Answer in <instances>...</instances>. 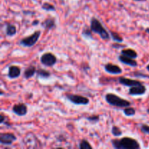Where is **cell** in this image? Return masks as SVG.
Here are the masks:
<instances>
[{"instance_id": "2", "label": "cell", "mask_w": 149, "mask_h": 149, "mask_svg": "<svg viewBox=\"0 0 149 149\" xmlns=\"http://www.w3.org/2000/svg\"><path fill=\"white\" fill-rule=\"evenodd\" d=\"M90 28L93 33L100 35V38L103 40H108L110 39V34L108 31L104 28L101 22L96 18L92 17L90 20Z\"/></svg>"}, {"instance_id": "5", "label": "cell", "mask_w": 149, "mask_h": 149, "mask_svg": "<svg viewBox=\"0 0 149 149\" xmlns=\"http://www.w3.org/2000/svg\"><path fill=\"white\" fill-rule=\"evenodd\" d=\"M66 98L75 105H82V106H86L89 103V100L85 96L79 95H76V94H68L66 95Z\"/></svg>"}, {"instance_id": "32", "label": "cell", "mask_w": 149, "mask_h": 149, "mask_svg": "<svg viewBox=\"0 0 149 149\" xmlns=\"http://www.w3.org/2000/svg\"><path fill=\"white\" fill-rule=\"evenodd\" d=\"M146 69H147V70H148V71H149V64H148V66H146Z\"/></svg>"}, {"instance_id": "19", "label": "cell", "mask_w": 149, "mask_h": 149, "mask_svg": "<svg viewBox=\"0 0 149 149\" xmlns=\"http://www.w3.org/2000/svg\"><path fill=\"white\" fill-rule=\"evenodd\" d=\"M123 111L124 114H125V115L126 116H133L135 114V113H136L135 108H134L132 107H129V106L125 108Z\"/></svg>"}, {"instance_id": "35", "label": "cell", "mask_w": 149, "mask_h": 149, "mask_svg": "<svg viewBox=\"0 0 149 149\" xmlns=\"http://www.w3.org/2000/svg\"><path fill=\"white\" fill-rule=\"evenodd\" d=\"M147 112L149 114V108H148V109H147Z\"/></svg>"}, {"instance_id": "7", "label": "cell", "mask_w": 149, "mask_h": 149, "mask_svg": "<svg viewBox=\"0 0 149 149\" xmlns=\"http://www.w3.org/2000/svg\"><path fill=\"white\" fill-rule=\"evenodd\" d=\"M17 140V137L13 133H0V143L4 146H10Z\"/></svg>"}, {"instance_id": "13", "label": "cell", "mask_w": 149, "mask_h": 149, "mask_svg": "<svg viewBox=\"0 0 149 149\" xmlns=\"http://www.w3.org/2000/svg\"><path fill=\"white\" fill-rule=\"evenodd\" d=\"M118 59L121 63H124V64L125 65H127V66H131V67L135 68L137 66V62L135 60V59L127 57V56H124V55H122V54H121V55L119 56Z\"/></svg>"}, {"instance_id": "17", "label": "cell", "mask_w": 149, "mask_h": 149, "mask_svg": "<svg viewBox=\"0 0 149 149\" xmlns=\"http://www.w3.org/2000/svg\"><path fill=\"white\" fill-rule=\"evenodd\" d=\"M121 54L126 56L127 57L132 58L136 59L137 58V52L133 49L131 48H127V49H122L121 51Z\"/></svg>"}, {"instance_id": "23", "label": "cell", "mask_w": 149, "mask_h": 149, "mask_svg": "<svg viewBox=\"0 0 149 149\" xmlns=\"http://www.w3.org/2000/svg\"><path fill=\"white\" fill-rule=\"evenodd\" d=\"M42 9L45 11H56V7L52 4L49 3V2H45L42 4Z\"/></svg>"}, {"instance_id": "12", "label": "cell", "mask_w": 149, "mask_h": 149, "mask_svg": "<svg viewBox=\"0 0 149 149\" xmlns=\"http://www.w3.org/2000/svg\"><path fill=\"white\" fill-rule=\"evenodd\" d=\"M104 69L106 72L108 74H114V75H118L122 73V69L119 66L115 64H112V63H107L104 66Z\"/></svg>"}, {"instance_id": "28", "label": "cell", "mask_w": 149, "mask_h": 149, "mask_svg": "<svg viewBox=\"0 0 149 149\" xmlns=\"http://www.w3.org/2000/svg\"><path fill=\"white\" fill-rule=\"evenodd\" d=\"M113 48H115V49H119V48H123L126 47V45H120V44L118 43H114L111 45Z\"/></svg>"}, {"instance_id": "30", "label": "cell", "mask_w": 149, "mask_h": 149, "mask_svg": "<svg viewBox=\"0 0 149 149\" xmlns=\"http://www.w3.org/2000/svg\"><path fill=\"white\" fill-rule=\"evenodd\" d=\"M32 26H37V25L39 24V20H35L32 22Z\"/></svg>"}, {"instance_id": "18", "label": "cell", "mask_w": 149, "mask_h": 149, "mask_svg": "<svg viewBox=\"0 0 149 149\" xmlns=\"http://www.w3.org/2000/svg\"><path fill=\"white\" fill-rule=\"evenodd\" d=\"M37 75L41 79H48L51 77V74L49 71L43 68H39L37 70Z\"/></svg>"}, {"instance_id": "1", "label": "cell", "mask_w": 149, "mask_h": 149, "mask_svg": "<svg viewBox=\"0 0 149 149\" xmlns=\"http://www.w3.org/2000/svg\"><path fill=\"white\" fill-rule=\"evenodd\" d=\"M111 144L116 149H139L140 148L137 140L127 136L121 139H113Z\"/></svg>"}, {"instance_id": "8", "label": "cell", "mask_w": 149, "mask_h": 149, "mask_svg": "<svg viewBox=\"0 0 149 149\" xmlns=\"http://www.w3.org/2000/svg\"><path fill=\"white\" fill-rule=\"evenodd\" d=\"M12 111L16 115L18 116H23L28 113V107L24 103H18L13 106V107L12 108Z\"/></svg>"}, {"instance_id": "6", "label": "cell", "mask_w": 149, "mask_h": 149, "mask_svg": "<svg viewBox=\"0 0 149 149\" xmlns=\"http://www.w3.org/2000/svg\"><path fill=\"white\" fill-rule=\"evenodd\" d=\"M57 58L51 52H45L42 54L40 58V62L42 65L47 67H52L57 63Z\"/></svg>"}, {"instance_id": "10", "label": "cell", "mask_w": 149, "mask_h": 149, "mask_svg": "<svg viewBox=\"0 0 149 149\" xmlns=\"http://www.w3.org/2000/svg\"><path fill=\"white\" fill-rule=\"evenodd\" d=\"M118 82L119 83L121 84V85H124V86L125 87H129L136 86V85H140L143 84L141 82H140V81L131 79H128L124 77H119V78L118 79Z\"/></svg>"}, {"instance_id": "22", "label": "cell", "mask_w": 149, "mask_h": 149, "mask_svg": "<svg viewBox=\"0 0 149 149\" xmlns=\"http://www.w3.org/2000/svg\"><path fill=\"white\" fill-rule=\"evenodd\" d=\"M111 133H112V135H114V137H120L122 135V131L119 127L114 125L111 128Z\"/></svg>"}, {"instance_id": "25", "label": "cell", "mask_w": 149, "mask_h": 149, "mask_svg": "<svg viewBox=\"0 0 149 149\" xmlns=\"http://www.w3.org/2000/svg\"><path fill=\"white\" fill-rule=\"evenodd\" d=\"M86 119L91 123L95 124L100 121V116L98 115H91L86 117Z\"/></svg>"}, {"instance_id": "4", "label": "cell", "mask_w": 149, "mask_h": 149, "mask_svg": "<svg viewBox=\"0 0 149 149\" xmlns=\"http://www.w3.org/2000/svg\"><path fill=\"white\" fill-rule=\"evenodd\" d=\"M40 36H41V31H36L31 35L23 37V39H21L19 43L21 46L25 47H31L34 45H35V44L38 42Z\"/></svg>"}, {"instance_id": "14", "label": "cell", "mask_w": 149, "mask_h": 149, "mask_svg": "<svg viewBox=\"0 0 149 149\" xmlns=\"http://www.w3.org/2000/svg\"><path fill=\"white\" fill-rule=\"evenodd\" d=\"M41 26L45 28L47 31H49V30H52L53 28H55L56 27V19L54 18H47L45 20H43L42 23H41Z\"/></svg>"}, {"instance_id": "34", "label": "cell", "mask_w": 149, "mask_h": 149, "mask_svg": "<svg viewBox=\"0 0 149 149\" xmlns=\"http://www.w3.org/2000/svg\"><path fill=\"white\" fill-rule=\"evenodd\" d=\"M135 1H138L139 2V1H145V0H135Z\"/></svg>"}, {"instance_id": "33", "label": "cell", "mask_w": 149, "mask_h": 149, "mask_svg": "<svg viewBox=\"0 0 149 149\" xmlns=\"http://www.w3.org/2000/svg\"><path fill=\"white\" fill-rule=\"evenodd\" d=\"M3 94H4V92H3V91H1V95H3Z\"/></svg>"}, {"instance_id": "15", "label": "cell", "mask_w": 149, "mask_h": 149, "mask_svg": "<svg viewBox=\"0 0 149 149\" xmlns=\"http://www.w3.org/2000/svg\"><path fill=\"white\" fill-rule=\"evenodd\" d=\"M37 69L36 68L35 66H28V68H26V69H25L24 72H23V77L26 79H28L31 78V77H33L35 75V74H37Z\"/></svg>"}, {"instance_id": "20", "label": "cell", "mask_w": 149, "mask_h": 149, "mask_svg": "<svg viewBox=\"0 0 149 149\" xmlns=\"http://www.w3.org/2000/svg\"><path fill=\"white\" fill-rule=\"evenodd\" d=\"M79 148L80 149H92V146H91L90 143L87 140L83 139V140L80 141L79 144Z\"/></svg>"}, {"instance_id": "24", "label": "cell", "mask_w": 149, "mask_h": 149, "mask_svg": "<svg viewBox=\"0 0 149 149\" xmlns=\"http://www.w3.org/2000/svg\"><path fill=\"white\" fill-rule=\"evenodd\" d=\"M92 31L91 30V28H85L83 29V31H82V35L83 36L85 39H92Z\"/></svg>"}, {"instance_id": "9", "label": "cell", "mask_w": 149, "mask_h": 149, "mask_svg": "<svg viewBox=\"0 0 149 149\" xmlns=\"http://www.w3.org/2000/svg\"><path fill=\"white\" fill-rule=\"evenodd\" d=\"M146 87L144 85L142 84L140 85H136V86H133L129 87V95L132 96H137V95H143L146 93Z\"/></svg>"}, {"instance_id": "3", "label": "cell", "mask_w": 149, "mask_h": 149, "mask_svg": "<svg viewBox=\"0 0 149 149\" xmlns=\"http://www.w3.org/2000/svg\"><path fill=\"white\" fill-rule=\"evenodd\" d=\"M105 99L108 104L117 108H126L132 104L129 100L121 98L114 93H107L105 95Z\"/></svg>"}, {"instance_id": "21", "label": "cell", "mask_w": 149, "mask_h": 149, "mask_svg": "<svg viewBox=\"0 0 149 149\" xmlns=\"http://www.w3.org/2000/svg\"><path fill=\"white\" fill-rule=\"evenodd\" d=\"M111 33V37L114 41L116 42H122L124 41L123 37H121L118 33L114 32V31H110Z\"/></svg>"}, {"instance_id": "26", "label": "cell", "mask_w": 149, "mask_h": 149, "mask_svg": "<svg viewBox=\"0 0 149 149\" xmlns=\"http://www.w3.org/2000/svg\"><path fill=\"white\" fill-rule=\"evenodd\" d=\"M140 129H141L142 132H143L146 134H148L149 135V125H140Z\"/></svg>"}, {"instance_id": "29", "label": "cell", "mask_w": 149, "mask_h": 149, "mask_svg": "<svg viewBox=\"0 0 149 149\" xmlns=\"http://www.w3.org/2000/svg\"><path fill=\"white\" fill-rule=\"evenodd\" d=\"M5 122V116L3 114H1L0 116V124H4Z\"/></svg>"}, {"instance_id": "11", "label": "cell", "mask_w": 149, "mask_h": 149, "mask_svg": "<svg viewBox=\"0 0 149 149\" xmlns=\"http://www.w3.org/2000/svg\"><path fill=\"white\" fill-rule=\"evenodd\" d=\"M20 74H21V69L19 66L12 65L8 68L7 77L11 79L18 78L20 76Z\"/></svg>"}, {"instance_id": "16", "label": "cell", "mask_w": 149, "mask_h": 149, "mask_svg": "<svg viewBox=\"0 0 149 149\" xmlns=\"http://www.w3.org/2000/svg\"><path fill=\"white\" fill-rule=\"evenodd\" d=\"M5 34L7 37H13V36L16 35L17 34V28H16V26L12 24V23H7Z\"/></svg>"}, {"instance_id": "31", "label": "cell", "mask_w": 149, "mask_h": 149, "mask_svg": "<svg viewBox=\"0 0 149 149\" xmlns=\"http://www.w3.org/2000/svg\"><path fill=\"white\" fill-rule=\"evenodd\" d=\"M146 32L148 33V34H149V28H146Z\"/></svg>"}, {"instance_id": "27", "label": "cell", "mask_w": 149, "mask_h": 149, "mask_svg": "<svg viewBox=\"0 0 149 149\" xmlns=\"http://www.w3.org/2000/svg\"><path fill=\"white\" fill-rule=\"evenodd\" d=\"M132 75L133 76H135V77H140V78H142V77H143V78H146V77H147V78H149V76H148V75H146V74H143V73H138V72H134V73H132Z\"/></svg>"}]
</instances>
